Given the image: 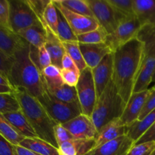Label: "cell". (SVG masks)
I'll return each mask as SVG.
<instances>
[{
  "label": "cell",
  "mask_w": 155,
  "mask_h": 155,
  "mask_svg": "<svg viewBox=\"0 0 155 155\" xmlns=\"http://www.w3.org/2000/svg\"><path fill=\"white\" fill-rule=\"evenodd\" d=\"M136 38L144 44L145 55L155 58V26H142Z\"/></svg>",
  "instance_id": "cell-25"
},
{
  "label": "cell",
  "mask_w": 155,
  "mask_h": 155,
  "mask_svg": "<svg viewBox=\"0 0 155 155\" xmlns=\"http://www.w3.org/2000/svg\"><path fill=\"white\" fill-rule=\"evenodd\" d=\"M58 8H56L53 0H51L44 12L43 18L46 27H48L53 33H57L58 24Z\"/></svg>",
  "instance_id": "cell-34"
},
{
  "label": "cell",
  "mask_w": 155,
  "mask_h": 155,
  "mask_svg": "<svg viewBox=\"0 0 155 155\" xmlns=\"http://www.w3.org/2000/svg\"><path fill=\"white\" fill-rule=\"evenodd\" d=\"M61 69L72 70V71H80V70L78 69V68H77V65H76L75 62L72 60V58L70 57L69 54H68L67 53L64 55L63 58H62Z\"/></svg>",
  "instance_id": "cell-47"
},
{
  "label": "cell",
  "mask_w": 155,
  "mask_h": 155,
  "mask_svg": "<svg viewBox=\"0 0 155 155\" xmlns=\"http://www.w3.org/2000/svg\"><path fill=\"white\" fill-rule=\"evenodd\" d=\"M14 93L19 101L21 110L38 137L58 148L54 133V127L57 124L51 119L39 100L23 88H15Z\"/></svg>",
  "instance_id": "cell-3"
},
{
  "label": "cell",
  "mask_w": 155,
  "mask_h": 155,
  "mask_svg": "<svg viewBox=\"0 0 155 155\" xmlns=\"http://www.w3.org/2000/svg\"><path fill=\"white\" fill-rule=\"evenodd\" d=\"M46 42L45 47L51 59V64L61 69V61L64 55L66 54L63 43L57 35L53 33L48 27H45Z\"/></svg>",
  "instance_id": "cell-19"
},
{
  "label": "cell",
  "mask_w": 155,
  "mask_h": 155,
  "mask_svg": "<svg viewBox=\"0 0 155 155\" xmlns=\"http://www.w3.org/2000/svg\"><path fill=\"white\" fill-rule=\"evenodd\" d=\"M76 89L82 113L91 117L97 100L96 89L92 69L87 67L80 72V80Z\"/></svg>",
  "instance_id": "cell-8"
},
{
  "label": "cell",
  "mask_w": 155,
  "mask_h": 155,
  "mask_svg": "<svg viewBox=\"0 0 155 155\" xmlns=\"http://www.w3.org/2000/svg\"><path fill=\"white\" fill-rule=\"evenodd\" d=\"M19 145L41 155H59L58 148L38 137L25 138Z\"/></svg>",
  "instance_id": "cell-23"
},
{
  "label": "cell",
  "mask_w": 155,
  "mask_h": 155,
  "mask_svg": "<svg viewBox=\"0 0 155 155\" xmlns=\"http://www.w3.org/2000/svg\"><path fill=\"white\" fill-rule=\"evenodd\" d=\"M27 1L28 2L29 5L30 6V8L33 9L34 13L36 14L37 18H39L40 22L42 23L43 27H46L45 21H44L43 15L45 8L47 7V5H48V4L51 0H48V1H46V0H27Z\"/></svg>",
  "instance_id": "cell-37"
},
{
  "label": "cell",
  "mask_w": 155,
  "mask_h": 155,
  "mask_svg": "<svg viewBox=\"0 0 155 155\" xmlns=\"http://www.w3.org/2000/svg\"><path fill=\"white\" fill-rule=\"evenodd\" d=\"M13 61L14 58L8 57L0 50V74L8 80Z\"/></svg>",
  "instance_id": "cell-40"
},
{
  "label": "cell",
  "mask_w": 155,
  "mask_h": 155,
  "mask_svg": "<svg viewBox=\"0 0 155 155\" xmlns=\"http://www.w3.org/2000/svg\"><path fill=\"white\" fill-rule=\"evenodd\" d=\"M39 67H40L41 74L42 73L43 69H45V68H47L49 65L52 64L50 54H48L45 45L39 48Z\"/></svg>",
  "instance_id": "cell-44"
},
{
  "label": "cell",
  "mask_w": 155,
  "mask_h": 155,
  "mask_svg": "<svg viewBox=\"0 0 155 155\" xmlns=\"http://www.w3.org/2000/svg\"><path fill=\"white\" fill-rule=\"evenodd\" d=\"M63 43L66 53L69 54L72 60L75 62L76 65L81 72L82 71L87 68L84 58L83 57L81 51H80L79 42H65Z\"/></svg>",
  "instance_id": "cell-31"
},
{
  "label": "cell",
  "mask_w": 155,
  "mask_h": 155,
  "mask_svg": "<svg viewBox=\"0 0 155 155\" xmlns=\"http://www.w3.org/2000/svg\"><path fill=\"white\" fill-rule=\"evenodd\" d=\"M21 105L15 93L0 94V114H5L16 112L21 110Z\"/></svg>",
  "instance_id": "cell-33"
},
{
  "label": "cell",
  "mask_w": 155,
  "mask_h": 155,
  "mask_svg": "<svg viewBox=\"0 0 155 155\" xmlns=\"http://www.w3.org/2000/svg\"><path fill=\"white\" fill-rule=\"evenodd\" d=\"M135 143L125 135L95 148L87 155H127Z\"/></svg>",
  "instance_id": "cell-14"
},
{
  "label": "cell",
  "mask_w": 155,
  "mask_h": 155,
  "mask_svg": "<svg viewBox=\"0 0 155 155\" xmlns=\"http://www.w3.org/2000/svg\"><path fill=\"white\" fill-rule=\"evenodd\" d=\"M127 133V127L123 124L120 118L114 120L104 125L98 131L97 137L95 138V145L94 149L120 136H125Z\"/></svg>",
  "instance_id": "cell-16"
},
{
  "label": "cell",
  "mask_w": 155,
  "mask_h": 155,
  "mask_svg": "<svg viewBox=\"0 0 155 155\" xmlns=\"http://www.w3.org/2000/svg\"><path fill=\"white\" fill-rule=\"evenodd\" d=\"M17 34L24 39L30 45L37 48L45 45L46 42V31L45 27L42 25L33 26L21 30Z\"/></svg>",
  "instance_id": "cell-22"
},
{
  "label": "cell",
  "mask_w": 155,
  "mask_h": 155,
  "mask_svg": "<svg viewBox=\"0 0 155 155\" xmlns=\"http://www.w3.org/2000/svg\"><path fill=\"white\" fill-rule=\"evenodd\" d=\"M15 89L12 86L8 85H3L0 83V94L4 93H13Z\"/></svg>",
  "instance_id": "cell-49"
},
{
  "label": "cell",
  "mask_w": 155,
  "mask_h": 155,
  "mask_svg": "<svg viewBox=\"0 0 155 155\" xmlns=\"http://www.w3.org/2000/svg\"><path fill=\"white\" fill-rule=\"evenodd\" d=\"M155 151V142L135 144L127 155H151Z\"/></svg>",
  "instance_id": "cell-36"
},
{
  "label": "cell",
  "mask_w": 155,
  "mask_h": 155,
  "mask_svg": "<svg viewBox=\"0 0 155 155\" xmlns=\"http://www.w3.org/2000/svg\"><path fill=\"white\" fill-rule=\"evenodd\" d=\"M57 8V7H56ZM58 24L57 33L56 35L62 42H78L77 36L74 33L71 26L68 23L67 20L62 15L61 12L58 9Z\"/></svg>",
  "instance_id": "cell-29"
},
{
  "label": "cell",
  "mask_w": 155,
  "mask_h": 155,
  "mask_svg": "<svg viewBox=\"0 0 155 155\" xmlns=\"http://www.w3.org/2000/svg\"><path fill=\"white\" fill-rule=\"evenodd\" d=\"M151 155H155V151H154V153H153V154H151Z\"/></svg>",
  "instance_id": "cell-51"
},
{
  "label": "cell",
  "mask_w": 155,
  "mask_h": 155,
  "mask_svg": "<svg viewBox=\"0 0 155 155\" xmlns=\"http://www.w3.org/2000/svg\"><path fill=\"white\" fill-rule=\"evenodd\" d=\"M61 77L64 84L72 87H76L80 80V71L72 70L61 69Z\"/></svg>",
  "instance_id": "cell-39"
},
{
  "label": "cell",
  "mask_w": 155,
  "mask_h": 155,
  "mask_svg": "<svg viewBox=\"0 0 155 155\" xmlns=\"http://www.w3.org/2000/svg\"><path fill=\"white\" fill-rule=\"evenodd\" d=\"M4 117L15 127V130L24 138L38 137L34 129L33 128L21 110L16 112L5 114H4Z\"/></svg>",
  "instance_id": "cell-21"
},
{
  "label": "cell",
  "mask_w": 155,
  "mask_h": 155,
  "mask_svg": "<svg viewBox=\"0 0 155 155\" xmlns=\"http://www.w3.org/2000/svg\"><path fill=\"white\" fill-rule=\"evenodd\" d=\"M38 100L56 124H65L83 114L80 105L59 101L48 92Z\"/></svg>",
  "instance_id": "cell-5"
},
{
  "label": "cell",
  "mask_w": 155,
  "mask_h": 155,
  "mask_svg": "<svg viewBox=\"0 0 155 155\" xmlns=\"http://www.w3.org/2000/svg\"><path fill=\"white\" fill-rule=\"evenodd\" d=\"M142 27L136 15L127 18L118 25L113 33L108 34L105 43L114 52L132 39H136Z\"/></svg>",
  "instance_id": "cell-9"
},
{
  "label": "cell",
  "mask_w": 155,
  "mask_h": 155,
  "mask_svg": "<svg viewBox=\"0 0 155 155\" xmlns=\"http://www.w3.org/2000/svg\"><path fill=\"white\" fill-rule=\"evenodd\" d=\"M0 75H1V74H0Z\"/></svg>",
  "instance_id": "cell-52"
},
{
  "label": "cell",
  "mask_w": 155,
  "mask_h": 155,
  "mask_svg": "<svg viewBox=\"0 0 155 155\" xmlns=\"http://www.w3.org/2000/svg\"><path fill=\"white\" fill-rule=\"evenodd\" d=\"M155 71V58L145 55L135 83L134 92H141L148 90L149 85L152 83V78Z\"/></svg>",
  "instance_id": "cell-17"
},
{
  "label": "cell",
  "mask_w": 155,
  "mask_h": 155,
  "mask_svg": "<svg viewBox=\"0 0 155 155\" xmlns=\"http://www.w3.org/2000/svg\"><path fill=\"white\" fill-rule=\"evenodd\" d=\"M42 74L45 80L46 91L64 84L62 80L61 69L55 65L51 64L45 68L42 71Z\"/></svg>",
  "instance_id": "cell-28"
},
{
  "label": "cell",
  "mask_w": 155,
  "mask_h": 155,
  "mask_svg": "<svg viewBox=\"0 0 155 155\" xmlns=\"http://www.w3.org/2000/svg\"><path fill=\"white\" fill-rule=\"evenodd\" d=\"M80 51L88 68H95L107 54L113 53L106 43L83 44L79 42Z\"/></svg>",
  "instance_id": "cell-15"
},
{
  "label": "cell",
  "mask_w": 155,
  "mask_h": 155,
  "mask_svg": "<svg viewBox=\"0 0 155 155\" xmlns=\"http://www.w3.org/2000/svg\"><path fill=\"white\" fill-rule=\"evenodd\" d=\"M154 123L155 109L150 112L142 120H137L127 127V136L136 142Z\"/></svg>",
  "instance_id": "cell-24"
},
{
  "label": "cell",
  "mask_w": 155,
  "mask_h": 155,
  "mask_svg": "<svg viewBox=\"0 0 155 155\" xmlns=\"http://www.w3.org/2000/svg\"><path fill=\"white\" fill-rule=\"evenodd\" d=\"M113 66L114 56L113 53H110L106 55L102 61L92 70L96 89L97 98L101 95L109 82L112 80Z\"/></svg>",
  "instance_id": "cell-13"
},
{
  "label": "cell",
  "mask_w": 155,
  "mask_h": 155,
  "mask_svg": "<svg viewBox=\"0 0 155 155\" xmlns=\"http://www.w3.org/2000/svg\"><path fill=\"white\" fill-rule=\"evenodd\" d=\"M9 4L11 29L15 33L33 26L42 25L27 0H9Z\"/></svg>",
  "instance_id": "cell-6"
},
{
  "label": "cell",
  "mask_w": 155,
  "mask_h": 155,
  "mask_svg": "<svg viewBox=\"0 0 155 155\" xmlns=\"http://www.w3.org/2000/svg\"><path fill=\"white\" fill-rule=\"evenodd\" d=\"M57 8L61 12L71 29L77 36L88 33L100 27L98 21L93 17L85 16L74 13L64 7L58 0H53Z\"/></svg>",
  "instance_id": "cell-10"
},
{
  "label": "cell",
  "mask_w": 155,
  "mask_h": 155,
  "mask_svg": "<svg viewBox=\"0 0 155 155\" xmlns=\"http://www.w3.org/2000/svg\"><path fill=\"white\" fill-rule=\"evenodd\" d=\"M26 41L18 34L0 26V50L8 57L14 58L16 51Z\"/></svg>",
  "instance_id": "cell-18"
},
{
  "label": "cell",
  "mask_w": 155,
  "mask_h": 155,
  "mask_svg": "<svg viewBox=\"0 0 155 155\" xmlns=\"http://www.w3.org/2000/svg\"><path fill=\"white\" fill-rule=\"evenodd\" d=\"M151 92V89L141 92H134L132 94L127 101L125 110L120 117V120L126 127H130L139 120L142 110L145 106L147 99Z\"/></svg>",
  "instance_id": "cell-12"
},
{
  "label": "cell",
  "mask_w": 155,
  "mask_h": 155,
  "mask_svg": "<svg viewBox=\"0 0 155 155\" xmlns=\"http://www.w3.org/2000/svg\"><path fill=\"white\" fill-rule=\"evenodd\" d=\"M54 133L55 139L57 141L58 146L63 142H68V141H72L75 139V138L61 125V124H57L54 127Z\"/></svg>",
  "instance_id": "cell-41"
},
{
  "label": "cell",
  "mask_w": 155,
  "mask_h": 155,
  "mask_svg": "<svg viewBox=\"0 0 155 155\" xmlns=\"http://www.w3.org/2000/svg\"><path fill=\"white\" fill-rule=\"evenodd\" d=\"M30 44L25 42L16 51L11 70L9 82L14 88H23L30 95L39 99L47 92L42 74L32 62Z\"/></svg>",
  "instance_id": "cell-2"
},
{
  "label": "cell",
  "mask_w": 155,
  "mask_h": 155,
  "mask_svg": "<svg viewBox=\"0 0 155 155\" xmlns=\"http://www.w3.org/2000/svg\"><path fill=\"white\" fill-rule=\"evenodd\" d=\"M15 149L17 155H41L34 151H30L27 148H24L21 145H15Z\"/></svg>",
  "instance_id": "cell-48"
},
{
  "label": "cell",
  "mask_w": 155,
  "mask_h": 155,
  "mask_svg": "<svg viewBox=\"0 0 155 155\" xmlns=\"http://www.w3.org/2000/svg\"><path fill=\"white\" fill-rule=\"evenodd\" d=\"M95 19L108 34L113 33L120 24L130 17L118 13L107 0H86Z\"/></svg>",
  "instance_id": "cell-7"
},
{
  "label": "cell",
  "mask_w": 155,
  "mask_h": 155,
  "mask_svg": "<svg viewBox=\"0 0 155 155\" xmlns=\"http://www.w3.org/2000/svg\"><path fill=\"white\" fill-rule=\"evenodd\" d=\"M59 155H78L74 140L63 142L58 145Z\"/></svg>",
  "instance_id": "cell-43"
},
{
  "label": "cell",
  "mask_w": 155,
  "mask_h": 155,
  "mask_svg": "<svg viewBox=\"0 0 155 155\" xmlns=\"http://www.w3.org/2000/svg\"><path fill=\"white\" fill-rule=\"evenodd\" d=\"M61 125L75 139L86 140L95 139L98 133L91 117L83 114Z\"/></svg>",
  "instance_id": "cell-11"
},
{
  "label": "cell",
  "mask_w": 155,
  "mask_h": 155,
  "mask_svg": "<svg viewBox=\"0 0 155 155\" xmlns=\"http://www.w3.org/2000/svg\"><path fill=\"white\" fill-rule=\"evenodd\" d=\"M155 109V89H151V92L149 97L145 102V106L142 110L140 116H139L138 120H142L145 117H146L150 112L154 110Z\"/></svg>",
  "instance_id": "cell-42"
},
{
  "label": "cell",
  "mask_w": 155,
  "mask_h": 155,
  "mask_svg": "<svg viewBox=\"0 0 155 155\" xmlns=\"http://www.w3.org/2000/svg\"><path fill=\"white\" fill-rule=\"evenodd\" d=\"M148 142H155V123L135 144H141Z\"/></svg>",
  "instance_id": "cell-46"
},
{
  "label": "cell",
  "mask_w": 155,
  "mask_h": 155,
  "mask_svg": "<svg viewBox=\"0 0 155 155\" xmlns=\"http://www.w3.org/2000/svg\"><path fill=\"white\" fill-rule=\"evenodd\" d=\"M59 2L68 10L85 16L93 17V12L89 8L86 0H58Z\"/></svg>",
  "instance_id": "cell-32"
},
{
  "label": "cell",
  "mask_w": 155,
  "mask_h": 155,
  "mask_svg": "<svg viewBox=\"0 0 155 155\" xmlns=\"http://www.w3.org/2000/svg\"><path fill=\"white\" fill-rule=\"evenodd\" d=\"M112 80L126 103L133 93L135 83L145 57L144 44L136 38L113 52Z\"/></svg>",
  "instance_id": "cell-1"
},
{
  "label": "cell",
  "mask_w": 155,
  "mask_h": 155,
  "mask_svg": "<svg viewBox=\"0 0 155 155\" xmlns=\"http://www.w3.org/2000/svg\"><path fill=\"white\" fill-rule=\"evenodd\" d=\"M118 13L126 17L135 16L133 0H107Z\"/></svg>",
  "instance_id": "cell-35"
},
{
  "label": "cell",
  "mask_w": 155,
  "mask_h": 155,
  "mask_svg": "<svg viewBox=\"0 0 155 155\" xmlns=\"http://www.w3.org/2000/svg\"><path fill=\"white\" fill-rule=\"evenodd\" d=\"M47 92L59 101L80 106L76 87L63 84L59 87L47 90Z\"/></svg>",
  "instance_id": "cell-26"
},
{
  "label": "cell",
  "mask_w": 155,
  "mask_h": 155,
  "mask_svg": "<svg viewBox=\"0 0 155 155\" xmlns=\"http://www.w3.org/2000/svg\"><path fill=\"white\" fill-rule=\"evenodd\" d=\"M0 155H17L15 145L0 135Z\"/></svg>",
  "instance_id": "cell-45"
},
{
  "label": "cell",
  "mask_w": 155,
  "mask_h": 155,
  "mask_svg": "<svg viewBox=\"0 0 155 155\" xmlns=\"http://www.w3.org/2000/svg\"><path fill=\"white\" fill-rule=\"evenodd\" d=\"M0 135L13 145H19L25 138L21 136L15 127L0 114Z\"/></svg>",
  "instance_id": "cell-27"
},
{
  "label": "cell",
  "mask_w": 155,
  "mask_h": 155,
  "mask_svg": "<svg viewBox=\"0 0 155 155\" xmlns=\"http://www.w3.org/2000/svg\"><path fill=\"white\" fill-rule=\"evenodd\" d=\"M0 26L12 30L10 24L9 0H0Z\"/></svg>",
  "instance_id": "cell-38"
},
{
  "label": "cell",
  "mask_w": 155,
  "mask_h": 155,
  "mask_svg": "<svg viewBox=\"0 0 155 155\" xmlns=\"http://www.w3.org/2000/svg\"><path fill=\"white\" fill-rule=\"evenodd\" d=\"M133 8L142 26H155V0H133Z\"/></svg>",
  "instance_id": "cell-20"
},
{
  "label": "cell",
  "mask_w": 155,
  "mask_h": 155,
  "mask_svg": "<svg viewBox=\"0 0 155 155\" xmlns=\"http://www.w3.org/2000/svg\"><path fill=\"white\" fill-rule=\"evenodd\" d=\"M108 33L105 29L100 26L95 30L77 36L80 43L83 44H98L105 43Z\"/></svg>",
  "instance_id": "cell-30"
},
{
  "label": "cell",
  "mask_w": 155,
  "mask_h": 155,
  "mask_svg": "<svg viewBox=\"0 0 155 155\" xmlns=\"http://www.w3.org/2000/svg\"><path fill=\"white\" fill-rule=\"evenodd\" d=\"M151 89H155V84L154 85V86H153V87L151 88Z\"/></svg>",
  "instance_id": "cell-50"
},
{
  "label": "cell",
  "mask_w": 155,
  "mask_h": 155,
  "mask_svg": "<svg viewBox=\"0 0 155 155\" xmlns=\"http://www.w3.org/2000/svg\"><path fill=\"white\" fill-rule=\"evenodd\" d=\"M127 103L124 101L117 89L110 80L101 95L97 98L91 118L98 132L110 121L120 118Z\"/></svg>",
  "instance_id": "cell-4"
}]
</instances>
